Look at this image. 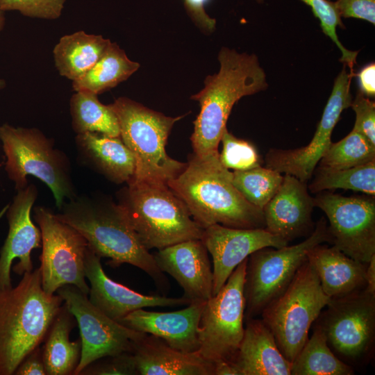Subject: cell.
<instances>
[{"instance_id": "6da1fadb", "label": "cell", "mask_w": 375, "mask_h": 375, "mask_svg": "<svg viewBox=\"0 0 375 375\" xmlns=\"http://www.w3.org/2000/svg\"><path fill=\"white\" fill-rule=\"evenodd\" d=\"M59 210L56 217L76 229L96 255L109 258L110 267L132 265L146 272L163 294L168 292L167 278L118 203L99 194H82L66 201Z\"/></svg>"}, {"instance_id": "7a4b0ae2", "label": "cell", "mask_w": 375, "mask_h": 375, "mask_svg": "<svg viewBox=\"0 0 375 375\" xmlns=\"http://www.w3.org/2000/svg\"><path fill=\"white\" fill-rule=\"evenodd\" d=\"M219 154H192L168 187L202 228L215 224L237 228H265L263 211L249 203L235 188L232 172L222 165Z\"/></svg>"}, {"instance_id": "3957f363", "label": "cell", "mask_w": 375, "mask_h": 375, "mask_svg": "<svg viewBox=\"0 0 375 375\" xmlns=\"http://www.w3.org/2000/svg\"><path fill=\"white\" fill-rule=\"evenodd\" d=\"M218 73L206 76L204 88L191 99L200 112L190 137L193 154L204 157L218 151L222 135L234 104L242 97L266 90V74L255 54L222 47Z\"/></svg>"}, {"instance_id": "277c9868", "label": "cell", "mask_w": 375, "mask_h": 375, "mask_svg": "<svg viewBox=\"0 0 375 375\" xmlns=\"http://www.w3.org/2000/svg\"><path fill=\"white\" fill-rule=\"evenodd\" d=\"M63 300L43 290L40 268L15 287L0 290V375L14 374L25 356L44 341Z\"/></svg>"}, {"instance_id": "5b68a950", "label": "cell", "mask_w": 375, "mask_h": 375, "mask_svg": "<svg viewBox=\"0 0 375 375\" xmlns=\"http://www.w3.org/2000/svg\"><path fill=\"white\" fill-rule=\"evenodd\" d=\"M117 197L147 250L201 238L203 228L168 185L131 182L117 192Z\"/></svg>"}, {"instance_id": "8992f818", "label": "cell", "mask_w": 375, "mask_h": 375, "mask_svg": "<svg viewBox=\"0 0 375 375\" xmlns=\"http://www.w3.org/2000/svg\"><path fill=\"white\" fill-rule=\"evenodd\" d=\"M110 106L118 119L119 136L135 158L130 183L167 185L186 165L165 149L174 124L184 115L168 117L127 97H119Z\"/></svg>"}, {"instance_id": "52a82bcc", "label": "cell", "mask_w": 375, "mask_h": 375, "mask_svg": "<svg viewBox=\"0 0 375 375\" xmlns=\"http://www.w3.org/2000/svg\"><path fill=\"white\" fill-rule=\"evenodd\" d=\"M0 140L5 170L17 190L28 185L27 176L31 175L48 186L58 209L77 195L69 158L39 129L3 124L0 125Z\"/></svg>"}, {"instance_id": "ba28073f", "label": "cell", "mask_w": 375, "mask_h": 375, "mask_svg": "<svg viewBox=\"0 0 375 375\" xmlns=\"http://www.w3.org/2000/svg\"><path fill=\"white\" fill-rule=\"evenodd\" d=\"M330 300L306 260L287 288L262 310V320L274 335L283 355L291 362L307 342L312 324Z\"/></svg>"}, {"instance_id": "9c48e42d", "label": "cell", "mask_w": 375, "mask_h": 375, "mask_svg": "<svg viewBox=\"0 0 375 375\" xmlns=\"http://www.w3.org/2000/svg\"><path fill=\"white\" fill-rule=\"evenodd\" d=\"M326 242L331 243V236L327 222L322 217L302 242L281 248L265 247L251 254L244 285V321L260 315L264 308L287 288L307 260L308 252Z\"/></svg>"}, {"instance_id": "30bf717a", "label": "cell", "mask_w": 375, "mask_h": 375, "mask_svg": "<svg viewBox=\"0 0 375 375\" xmlns=\"http://www.w3.org/2000/svg\"><path fill=\"white\" fill-rule=\"evenodd\" d=\"M315 322L324 331L328 346L349 365L367 362L375 341V294L365 288L331 299Z\"/></svg>"}, {"instance_id": "8fae6325", "label": "cell", "mask_w": 375, "mask_h": 375, "mask_svg": "<svg viewBox=\"0 0 375 375\" xmlns=\"http://www.w3.org/2000/svg\"><path fill=\"white\" fill-rule=\"evenodd\" d=\"M248 258L232 272L219 291L205 303L197 329L199 354L206 360L231 362L244 331V285Z\"/></svg>"}, {"instance_id": "7c38bea8", "label": "cell", "mask_w": 375, "mask_h": 375, "mask_svg": "<svg viewBox=\"0 0 375 375\" xmlns=\"http://www.w3.org/2000/svg\"><path fill=\"white\" fill-rule=\"evenodd\" d=\"M33 218L42 237L40 257L42 286L49 295L65 285H73L86 294L90 287L85 275L86 240L51 210L37 206Z\"/></svg>"}, {"instance_id": "4fadbf2b", "label": "cell", "mask_w": 375, "mask_h": 375, "mask_svg": "<svg viewBox=\"0 0 375 375\" xmlns=\"http://www.w3.org/2000/svg\"><path fill=\"white\" fill-rule=\"evenodd\" d=\"M313 201L328 219L331 243L351 258L367 264L375 254L374 196L321 192Z\"/></svg>"}, {"instance_id": "5bb4252c", "label": "cell", "mask_w": 375, "mask_h": 375, "mask_svg": "<svg viewBox=\"0 0 375 375\" xmlns=\"http://www.w3.org/2000/svg\"><path fill=\"white\" fill-rule=\"evenodd\" d=\"M56 292L74 316L80 331L81 355L74 375L101 358L132 352L133 342L146 334L108 317L73 285H62Z\"/></svg>"}, {"instance_id": "9a60e30c", "label": "cell", "mask_w": 375, "mask_h": 375, "mask_svg": "<svg viewBox=\"0 0 375 375\" xmlns=\"http://www.w3.org/2000/svg\"><path fill=\"white\" fill-rule=\"evenodd\" d=\"M344 64L336 77L331 94L324 108L322 118L311 141L294 149H271L265 156L266 167L280 173L290 174L308 182L317 165L330 146L333 131L339 122L342 111L350 107V92L353 72L349 74Z\"/></svg>"}, {"instance_id": "2e32d148", "label": "cell", "mask_w": 375, "mask_h": 375, "mask_svg": "<svg viewBox=\"0 0 375 375\" xmlns=\"http://www.w3.org/2000/svg\"><path fill=\"white\" fill-rule=\"evenodd\" d=\"M201 240L212 258V295L251 254L265 247L281 248L288 244L265 228H237L218 224L203 228Z\"/></svg>"}, {"instance_id": "e0dca14e", "label": "cell", "mask_w": 375, "mask_h": 375, "mask_svg": "<svg viewBox=\"0 0 375 375\" xmlns=\"http://www.w3.org/2000/svg\"><path fill=\"white\" fill-rule=\"evenodd\" d=\"M38 197L33 184L19 190L9 206L6 218L8 233L0 249V290L12 287L10 270L14 260L18 262L12 269L18 275L33 270L31 253L33 249L41 247V232L31 219V208Z\"/></svg>"}, {"instance_id": "ac0fdd59", "label": "cell", "mask_w": 375, "mask_h": 375, "mask_svg": "<svg viewBox=\"0 0 375 375\" xmlns=\"http://www.w3.org/2000/svg\"><path fill=\"white\" fill-rule=\"evenodd\" d=\"M85 275L90 282V302L110 319L119 322L132 311L147 307H176L190 303L181 297L147 295L110 278L103 269L101 258L88 247L85 258Z\"/></svg>"}, {"instance_id": "d6986e66", "label": "cell", "mask_w": 375, "mask_h": 375, "mask_svg": "<svg viewBox=\"0 0 375 375\" xmlns=\"http://www.w3.org/2000/svg\"><path fill=\"white\" fill-rule=\"evenodd\" d=\"M162 272L172 276L191 303L212 295L213 274L208 250L201 239L183 241L158 249L153 255Z\"/></svg>"}, {"instance_id": "ffe728a7", "label": "cell", "mask_w": 375, "mask_h": 375, "mask_svg": "<svg viewBox=\"0 0 375 375\" xmlns=\"http://www.w3.org/2000/svg\"><path fill=\"white\" fill-rule=\"evenodd\" d=\"M314 201L307 182L283 175L282 183L263 209L265 228L288 242L314 230Z\"/></svg>"}, {"instance_id": "44dd1931", "label": "cell", "mask_w": 375, "mask_h": 375, "mask_svg": "<svg viewBox=\"0 0 375 375\" xmlns=\"http://www.w3.org/2000/svg\"><path fill=\"white\" fill-rule=\"evenodd\" d=\"M206 301L191 303L185 308L171 312H131L119 323L141 333L163 340L172 348L184 352L199 351L198 326Z\"/></svg>"}, {"instance_id": "7402d4cb", "label": "cell", "mask_w": 375, "mask_h": 375, "mask_svg": "<svg viewBox=\"0 0 375 375\" xmlns=\"http://www.w3.org/2000/svg\"><path fill=\"white\" fill-rule=\"evenodd\" d=\"M244 322L242 342L231 361L238 375H290L292 362L283 355L262 319Z\"/></svg>"}, {"instance_id": "603a6c76", "label": "cell", "mask_w": 375, "mask_h": 375, "mask_svg": "<svg viewBox=\"0 0 375 375\" xmlns=\"http://www.w3.org/2000/svg\"><path fill=\"white\" fill-rule=\"evenodd\" d=\"M132 353L139 375H213V363L198 351L176 350L151 334L135 341Z\"/></svg>"}, {"instance_id": "cb8c5ba5", "label": "cell", "mask_w": 375, "mask_h": 375, "mask_svg": "<svg viewBox=\"0 0 375 375\" xmlns=\"http://www.w3.org/2000/svg\"><path fill=\"white\" fill-rule=\"evenodd\" d=\"M75 141L78 158L86 166L117 184L133 181L135 158L120 136L85 133L77 134Z\"/></svg>"}, {"instance_id": "d4e9b609", "label": "cell", "mask_w": 375, "mask_h": 375, "mask_svg": "<svg viewBox=\"0 0 375 375\" xmlns=\"http://www.w3.org/2000/svg\"><path fill=\"white\" fill-rule=\"evenodd\" d=\"M307 261L317 275L322 290L331 299L365 288L367 264L351 258L333 245L315 246L308 252Z\"/></svg>"}, {"instance_id": "484cf974", "label": "cell", "mask_w": 375, "mask_h": 375, "mask_svg": "<svg viewBox=\"0 0 375 375\" xmlns=\"http://www.w3.org/2000/svg\"><path fill=\"white\" fill-rule=\"evenodd\" d=\"M75 317L66 305H62L51 323L42 349L46 375H72L79 363L81 341H70Z\"/></svg>"}, {"instance_id": "4316f807", "label": "cell", "mask_w": 375, "mask_h": 375, "mask_svg": "<svg viewBox=\"0 0 375 375\" xmlns=\"http://www.w3.org/2000/svg\"><path fill=\"white\" fill-rule=\"evenodd\" d=\"M110 43L101 35L83 31L62 36L53 50L58 72L72 81L78 79L97 62Z\"/></svg>"}, {"instance_id": "83f0119b", "label": "cell", "mask_w": 375, "mask_h": 375, "mask_svg": "<svg viewBox=\"0 0 375 375\" xmlns=\"http://www.w3.org/2000/svg\"><path fill=\"white\" fill-rule=\"evenodd\" d=\"M140 67L116 43L111 42L97 62L83 76L72 81L75 92L101 94L128 78Z\"/></svg>"}, {"instance_id": "f1b7e54d", "label": "cell", "mask_w": 375, "mask_h": 375, "mask_svg": "<svg viewBox=\"0 0 375 375\" xmlns=\"http://www.w3.org/2000/svg\"><path fill=\"white\" fill-rule=\"evenodd\" d=\"M354 372L351 366L333 352L324 331L315 324L312 335L292 362L290 375H352Z\"/></svg>"}, {"instance_id": "f546056e", "label": "cell", "mask_w": 375, "mask_h": 375, "mask_svg": "<svg viewBox=\"0 0 375 375\" xmlns=\"http://www.w3.org/2000/svg\"><path fill=\"white\" fill-rule=\"evenodd\" d=\"M72 124L76 134L97 133L110 137H119L117 117L110 104L104 105L97 94L75 92L69 101Z\"/></svg>"}, {"instance_id": "4dcf8cb0", "label": "cell", "mask_w": 375, "mask_h": 375, "mask_svg": "<svg viewBox=\"0 0 375 375\" xmlns=\"http://www.w3.org/2000/svg\"><path fill=\"white\" fill-rule=\"evenodd\" d=\"M315 178L308 186L312 193L343 189L375 196V160L344 169H332L319 166Z\"/></svg>"}, {"instance_id": "1f68e13d", "label": "cell", "mask_w": 375, "mask_h": 375, "mask_svg": "<svg viewBox=\"0 0 375 375\" xmlns=\"http://www.w3.org/2000/svg\"><path fill=\"white\" fill-rule=\"evenodd\" d=\"M283 179L281 173L267 167L232 172V182L251 205L263 210L275 195Z\"/></svg>"}, {"instance_id": "d6a6232c", "label": "cell", "mask_w": 375, "mask_h": 375, "mask_svg": "<svg viewBox=\"0 0 375 375\" xmlns=\"http://www.w3.org/2000/svg\"><path fill=\"white\" fill-rule=\"evenodd\" d=\"M375 160V145L359 132L352 131L339 142H331L319 161V166L344 169Z\"/></svg>"}, {"instance_id": "836d02e7", "label": "cell", "mask_w": 375, "mask_h": 375, "mask_svg": "<svg viewBox=\"0 0 375 375\" xmlns=\"http://www.w3.org/2000/svg\"><path fill=\"white\" fill-rule=\"evenodd\" d=\"M256 1L258 3H262L265 0ZM301 1L310 7L314 16L319 20L323 33L331 39L340 51L342 56L340 61L350 68L351 72H353L358 51L347 49L338 39L337 27L344 29L345 26L335 7L334 2L329 0Z\"/></svg>"}, {"instance_id": "e575fe53", "label": "cell", "mask_w": 375, "mask_h": 375, "mask_svg": "<svg viewBox=\"0 0 375 375\" xmlns=\"http://www.w3.org/2000/svg\"><path fill=\"white\" fill-rule=\"evenodd\" d=\"M222 151L219 154L221 163L227 169L242 171L262 166V159L256 147L251 142L224 131L221 140Z\"/></svg>"}, {"instance_id": "d590c367", "label": "cell", "mask_w": 375, "mask_h": 375, "mask_svg": "<svg viewBox=\"0 0 375 375\" xmlns=\"http://www.w3.org/2000/svg\"><path fill=\"white\" fill-rule=\"evenodd\" d=\"M65 0H0V10H17L22 15L44 19H58Z\"/></svg>"}, {"instance_id": "8d00e7d4", "label": "cell", "mask_w": 375, "mask_h": 375, "mask_svg": "<svg viewBox=\"0 0 375 375\" xmlns=\"http://www.w3.org/2000/svg\"><path fill=\"white\" fill-rule=\"evenodd\" d=\"M79 375H139L132 352L101 358L85 367Z\"/></svg>"}, {"instance_id": "74e56055", "label": "cell", "mask_w": 375, "mask_h": 375, "mask_svg": "<svg viewBox=\"0 0 375 375\" xmlns=\"http://www.w3.org/2000/svg\"><path fill=\"white\" fill-rule=\"evenodd\" d=\"M350 107L356 114L353 130L359 132L375 145V103L360 91Z\"/></svg>"}, {"instance_id": "f35d334b", "label": "cell", "mask_w": 375, "mask_h": 375, "mask_svg": "<svg viewBox=\"0 0 375 375\" xmlns=\"http://www.w3.org/2000/svg\"><path fill=\"white\" fill-rule=\"evenodd\" d=\"M334 5L341 18L363 19L375 24V0H336Z\"/></svg>"}, {"instance_id": "ab89813d", "label": "cell", "mask_w": 375, "mask_h": 375, "mask_svg": "<svg viewBox=\"0 0 375 375\" xmlns=\"http://www.w3.org/2000/svg\"><path fill=\"white\" fill-rule=\"evenodd\" d=\"M14 374L46 375L42 351L40 346L33 349L25 356Z\"/></svg>"}, {"instance_id": "60d3db41", "label": "cell", "mask_w": 375, "mask_h": 375, "mask_svg": "<svg viewBox=\"0 0 375 375\" xmlns=\"http://www.w3.org/2000/svg\"><path fill=\"white\" fill-rule=\"evenodd\" d=\"M186 10L192 19L204 30L211 32L215 28L216 20L210 17L205 11L208 0H183Z\"/></svg>"}, {"instance_id": "b9f144b4", "label": "cell", "mask_w": 375, "mask_h": 375, "mask_svg": "<svg viewBox=\"0 0 375 375\" xmlns=\"http://www.w3.org/2000/svg\"><path fill=\"white\" fill-rule=\"evenodd\" d=\"M360 92L367 97L375 95V65L374 62L365 66L357 74Z\"/></svg>"}, {"instance_id": "7bdbcfd3", "label": "cell", "mask_w": 375, "mask_h": 375, "mask_svg": "<svg viewBox=\"0 0 375 375\" xmlns=\"http://www.w3.org/2000/svg\"><path fill=\"white\" fill-rule=\"evenodd\" d=\"M365 289L375 294V254L372 256L369 262L367 264L365 271Z\"/></svg>"}, {"instance_id": "ee69618b", "label": "cell", "mask_w": 375, "mask_h": 375, "mask_svg": "<svg viewBox=\"0 0 375 375\" xmlns=\"http://www.w3.org/2000/svg\"><path fill=\"white\" fill-rule=\"evenodd\" d=\"M213 375H238L233 365L229 361L213 362Z\"/></svg>"}, {"instance_id": "f6af8a7d", "label": "cell", "mask_w": 375, "mask_h": 375, "mask_svg": "<svg viewBox=\"0 0 375 375\" xmlns=\"http://www.w3.org/2000/svg\"><path fill=\"white\" fill-rule=\"evenodd\" d=\"M3 11L0 10V33L3 30L5 25V15Z\"/></svg>"}, {"instance_id": "bcb514c9", "label": "cell", "mask_w": 375, "mask_h": 375, "mask_svg": "<svg viewBox=\"0 0 375 375\" xmlns=\"http://www.w3.org/2000/svg\"><path fill=\"white\" fill-rule=\"evenodd\" d=\"M6 86V82L4 80L0 78V89L3 88ZM1 164H0L1 167Z\"/></svg>"}]
</instances>
